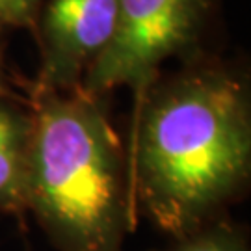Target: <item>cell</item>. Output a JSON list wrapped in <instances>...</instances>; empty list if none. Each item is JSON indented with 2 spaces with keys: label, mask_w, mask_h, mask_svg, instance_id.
Masks as SVG:
<instances>
[{
  "label": "cell",
  "mask_w": 251,
  "mask_h": 251,
  "mask_svg": "<svg viewBox=\"0 0 251 251\" xmlns=\"http://www.w3.org/2000/svg\"><path fill=\"white\" fill-rule=\"evenodd\" d=\"M126 154L136 214L180 238L220 218L248 184V84L225 65L194 63L154 82L132 117Z\"/></svg>",
  "instance_id": "6da1fadb"
},
{
  "label": "cell",
  "mask_w": 251,
  "mask_h": 251,
  "mask_svg": "<svg viewBox=\"0 0 251 251\" xmlns=\"http://www.w3.org/2000/svg\"><path fill=\"white\" fill-rule=\"evenodd\" d=\"M210 8L212 0H119L114 36L80 88L104 97L125 86L134 95L136 114L164 62L198 45Z\"/></svg>",
  "instance_id": "3957f363"
},
{
  "label": "cell",
  "mask_w": 251,
  "mask_h": 251,
  "mask_svg": "<svg viewBox=\"0 0 251 251\" xmlns=\"http://www.w3.org/2000/svg\"><path fill=\"white\" fill-rule=\"evenodd\" d=\"M119 0H43L37 15L41 67L34 88L69 91L114 36Z\"/></svg>",
  "instance_id": "277c9868"
},
{
  "label": "cell",
  "mask_w": 251,
  "mask_h": 251,
  "mask_svg": "<svg viewBox=\"0 0 251 251\" xmlns=\"http://www.w3.org/2000/svg\"><path fill=\"white\" fill-rule=\"evenodd\" d=\"M164 251H250L244 229L225 218H216L192 233L175 238Z\"/></svg>",
  "instance_id": "8992f818"
},
{
  "label": "cell",
  "mask_w": 251,
  "mask_h": 251,
  "mask_svg": "<svg viewBox=\"0 0 251 251\" xmlns=\"http://www.w3.org/2000/svg\"><path fill=\"white\" fill-rule=\"evenodd\" d=\"M32 112L17 97H0V214L26 212Z\"/></svg>",
  "instance_id": "5b68a950"
},
{
  "label": "cell",
  "mask_w": 251,
  "mask_h": 251,
  "mask_svg": "<svg viewBox=\"0 0 251 251\" xmlns=\"http://www.w3.org/2000/svg\"><path fill=\"white\" fill-rule=\"evenodd\" d=\"M28 106L26 210L58 251H123L138 214L104 97L32 88Z\"/></svg>",
  "instance_id": "7a4b0ae2"
},
{
  "label": "cell",
  "mask_w": 251,
  "mask_h": 251,
  "mask_svg": "<svg viewBox=\"0 0 251 251\" xmlns=\"http://www.w3.org/2000/svg\"><path fill=\"white\" fill-rule=\"evenodd\" d=\"M43 0H0V34L6 28H34Z\"/></svg>",
  "instance_id": "52a82bcc"
},
{
  "label": "cell",
  "mask_w": 251,
  "mask_h": 251,
  "mask_svg": "<svg viewBox=\"0 0 251 251\" xmlns=\"http://www.w3.org/2000/svg\"><path fill=\"white\" fill-rule=\"evenodd\" d=\"M0 97H15L11 88L8 86V73H6V63H4V52L0 45Z\"/></svg>",
  "instance_id": "ba28073f"
}]
</instances>
